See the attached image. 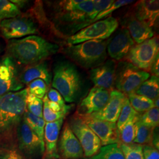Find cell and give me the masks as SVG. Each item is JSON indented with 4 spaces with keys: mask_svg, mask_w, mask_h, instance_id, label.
<instances>
[{
    "mask_svg": "<svg viewBox=\"0 0 159 159\" xmlns=\"http://www.w3.org/2000/svg\"><path fill=\"white\" fill-rule=\"evenodd\" d=\"M127 97L125 94L113 89L110 91V98L106 105L101 110L90 116L97 119L116 123Z\"/></svg>",
    "mask_w": 159,
    "mask_h": 159,
    "instance_id": "ac0fdd59",
    "label": "cell"
},
{
    "mask_svg": "<svg viewBox=\"0 0 159 159\" xmlns=\"http://www.w3.org/2000/svg\"><path fill=\"white\" fill-rule=\"evenodd\" d=\"M80 116L99 138L102 146L119 143V134L116 123L97 119L90 115Z\"/></svg>",
    "mask_w": 159,
    "mask_h": 159,
    "instance_id": "4fadbf2b",
    "label": "cell"
},
{
    "mask_svg": "<svg viewBox=\"0 0 159 159\" xmlns=\"http://www.w3.org/2000/svg\"><path fill=\"white\" fill-rule=\"evenodd\" d=\"M91 159H125L119 143L104 146L100 148Z\"/></svg>",
    "mask_w": 159,
    "mask_h": 159,
    "instance_id": "484cf974",
    "label": "cell"
},
{
    "mask_svg": "<svg viewBox=\"0 0 159 159\" xmlns=\"http://www.w3.org/2000/svg\"><path fill=\"white\" fill-rule=\"evenodd\" d=\"M64 119L46 123L44 133L45 152L43 159H60L58 152V140Z\"/></svg>",
    "mask_w": 159,
    "mask_h": 159,
    "instance_id": "d6986e66",
    "label": "cell"
},
{
    "mask_svg": "<svg viewBox=\"0 0 159 159\" xmlns=\"http://www.w3.org/2000/svg\"><path fill=\"white\" fill-rule=\"evenodd\" d=\"M52 86L63 97L65 102L71 103L79 98L82 80L76 67L66 61L58 62L53 71Z\"/></svg>",
    "mask_w": 159,
    "mask_h": 159,
    "instance_id": "5b68a950",
    "label": "cell"
},
{
    "mask_svg": "<svg viewBox=\"0 0 159 159\" xmlns=\"http://www.w3.org/2000/svg\"><path fill=\"white\" fill-rule=\"evenodd\" d=\"M93 11V0L58 1L54 5L56 21L73 35L90 24Z\"/></svg>",
    "mask_w": 159,
    "mask_h": 159,
    "instance_id": "3957f363",
    "label": "cell"
},
{
    "mask_svg": "<svg viewBox=\"0 0 159 159\" xmlns=\"http://www.w3.org/2000/svg\"><path fill=\"white\" fill-rule=\"evenodd\" d=\"M159 97H157V98L154 99L153 100L154 107L156 108H159Z\"/></svg>",
    "mask_w": 159,
    "mask_h": 159,
    "instance_id": "ee69618b",
    "label": "cell"
},
{
    "mask_svg": "<svg viewBox=\"0 0 159 159\" xmlns=\"http://www.w3.org/2000/svg\"><path fill=\"white\" fill-rule=\"evenodd\" d=\"M150 77V74L132 64L121 61L117 64L114 87L127 97Z\"/></svg>",
    "mask_w": 159,
    "mask_h": 159,
    "instance_id": "8992f818",
    "label": "cell"
},
{
    "mask_svg": "<svg viewBox=\"0 0 159 159\" xmlns=\"http://www.w3.org/2000/svg\"><path fill=\"white\" fill-rule=\"evenodd\" d=\"M120 148L125 159H144L143 147V146L136 143L124 144L119 143Z\"/></svg>",
    "mask_w": 159,
    "mask_h": 159,
    "instance_id": "f1b7e54d",
    "label": "cell"
},
{
    "mask_svg": "<svg viewBox=\"0 0 159 159\" xmlns=\"http://www.w3.org/2000/svg\"><path fill=\"white\" fill-rule=\"evenodd\" d=\"M159 54L154 60L151 67L150 68L148 73H151L152 75H154L156 77H159Z\"/></svg>",
    "mask_w": 159,
    "mask_h": 159,
    "instance_id": "b9f144b4",
    "label": "cell"
},
{
    "mask_svg": "<svg viewBox=\"0 0 159 159\" xmlns=\"http://www.w3.org/2000/svg\"><path fill=\"white\" fill-rule=\"evenodd\" d=\"M113 0H93V11L91 16V21L97 16L98 14L108 8L114 2Z\"/></svg>",
    "mask_w": 159,
    "mask_h": 159,
    "instance_id": "74e56055",
    "label": "cell"
},
{
    "mask_svg": "<svg viewBox=\"0 0 159 159\" xmlns=\"http://www.w3.org/2000/svg\"><path fill=\"white\" fill-rule=\"evenodd\" d=\"M1 50H1V46H0V52H1Z\"/></svg>",
    "mask_w": 159,
    "mask_h": 159,
    "instance_id": "f6af8a7d",
    "label": "cell"
},
{
    "mask_svg": "<svg viewBox=\"0 0 159 159\" xmlns=\"http://www.w3.org/2000/svg\"><path fill=\"white\" fill-rule=\"evenodd\" d=\"M108 40H89L64 49L65 54L83 68H96L106 61Z\"/></svg>",
    "mask_w": 159,
    "mask_h": 159,
    "instance_id": "277c9868",
    "label": "cell"
},
{
    "mask_svg": "<svg viewBox=\"0 0 159 159\" xmlns=\"http://www.w3.org/2000/svg\"><path fill=\"white\" fill-rule=\"evenodd\" d=\"M158 37L146 40L134 46L125 59L137 68L149 72L151 66L159 54Z\"/></svg>",
    "mask_w": 159,
    "mask_h": 159,
    "instance_id": "9c48e42d",
    "label": "cell"
},
{
    "mask_svg": "<svg viewBox=\"0 0 159 159\" xmlns=\"http://www.w3.org/2000/svg\"><path fill=\"white\" fill-rule=\"evenodd\" d=\"M24 121L29 125L30 128L39 137L40 140L44 142V133L46 121L43 118L37 117L30 113L27 110L23 116Z\"/></svg>",
    "mask_w": 159,
    "mask_h": 159,
    "instance_id": "cb8c5ba5",
    "label": "cell"
},
{
    "mask_svg": "<svg viewBox=\"0 0 159 159\" xmlns=\"http://www.w3.org/2000/svg\"><path fill=\"white\" fill-rule=\"evenodd\" d=\"M43 101L46 102L48 106V107L50 108V109H51L52 111H54V112H60V111H65L66 113H68L70 110V108L71 107H68L67 108H63L56 102H51L50 100H49V99L48 98L47 94L45 95V96L44 97V98H43Z\"/></svg>",
    "mask_w": 159,
    "mask_h": 159,
    "instance_id": "60d3db41",
    "label": "cell"
},
{
    "mask_svg": "<svg viewBox=\"0 0 159 159\" xmlns=\"http://www.w3.org/2000/svg\"><path fill=\"white\" fill-rule=\"evenodd\" d=\"M143 153L144 159H159V150L152 144L144 145Z\"/></svg>",
    "mask_w": 159,
    "mask_h": 159,
    "instance_id": "ab89813d",
    "label": "cell"
},
{
    "mask_svg": "<svg viewBox=\"0 0 159 159\" xmlns=\"http://www.w3.org/2000/svg\"><path fill=\"white\" fill-rule=\"evenodd\" d=\"M139 113H137L136 111L132 108L130 103L129 101V99L127 97L123 106V107L121 108L119 119L117 121L116 125L119 133L123 127L131 119L136 116Z\"/></svg>",
    "mask_w": 159,
    "mask_h": 159,
    "instance_id": "f546056e",
    "label": "cell"
},
{
    "mask_svg": "<svg viewBox=\"0 0 159 159\" xmlns=\"http://www.w3.org/2000/svg\"><path fill=\"white\" fill-rule=\"evenodd\" d=\"M0 31L8 40H15L39 33L35 23L26 17H15L2 20L0 23Z\"/></svg>",
    "mask_w": 159,
    "mask_h": 159,
    "instance_id": "7c38bea8",
    "label": "cell"
},
{
    "mask_svg": "<svg viewBox=\"0 0 159 159\" xmlns=\"http://www.w3.org/2000/svg\"><path fill=\"white\" fill-rule=\"evenodd\" d=\"M139 116L136 123V136L133 143L143 146L152 144L154 128L143 125L139 120Z\"/></svg>",
    "mask_w": 159,
    "mask_h": 159,
    "instance_id": "d4e9b609",
    "label": "cell"
},
{
    "mask_svg": "<svg viewBox=\"0 0 159 159\" xmlns=\"http://www.w3.org/2000/svg\"><path fill=\"white\" fill-rule=\"evenodd\" d=\"M67 113L65 111L54 112L48 107L46 102H43V118L46 123H51L58 121L61 119H64Z\"/></svg>",
    "mask_w": 159,
    "mask_h": 159,
    "instance_id": "d590c367",
    "label": "cell"
},
{
    "mask_svg": "<svg viewBox=\"0 0 159 159\" xmlns=\"http://www.w3.org/2000/svg\"><path fill=\"white\" fill-rule=\"evenodd\" d=\"M20 14V8L10 1L0 0V21L17 17Z\"/></svg>",
    "mask_w": 159,
    "mask_h": 159,
    "instance_id": "4dcf8cb0",
    "label": "cell"
},
{
    "mask_svg": "<svg viewBox=\"0 0 159 159\" xmlns=\"http://www.w3.org/2000/svg\"></svg>",
    "mask_w": 159,
    "mask_h": 159,
    "instance_id": "bcb514c9",
    "label": "cell"
},
{
    "mask_svg": "<svg viewBox=\"0 0 159 159\" xmlns=\"http://www.w3.org/2000/svg\"><path fill=\"white\" fill-rule=\"evenodd\" d=\"M0 159H25L14 145L0 147Z\"/></svg>",
    "mask_w": 159,
    "mask_h": 159,
    "instance_id": "8d00e7d4",
    "label": "cell"
},
{
    "mask_svg": "<svg viewBox=\"0 0 159 159\" xmlns=\"http://www.w3.org/2000/svg\"><path fill=\"white\" fill-rule=\"evenodd\" d=\"M60 46L38 35L10 40L7 46L8 56L16 62L31 65L56 54Z\"/></svg>",
    "mask_w": 159,
    "mask_h": 159,
    "instance_id": "7a4b0ae2",
    "label": "cell"
},
{
    "mask_svg": "<svg viewBox=\"0 0 159 159\" xmlns=\"http://www.w3.org/2000/svg\"><path fill=\"white\" fill-rule=\"evenodd\" d=\"M134 93L152 100L157 98L159 97V77L150 76L137 89Z\"/></svg>",
    "mask_w": 159,
    "mask_h": 159,
    "instance_id": "603a6c76",
    "label": "cell"
},
{
    "mask_svg": "<svg viewBox=\"0 0 159 159\" xmlns=\"http://www.w3.org/2000/svg\"><path fill=\"white\" fill-rule=\"evenodd\" d=\"M152 144L157 150L159 149V127L154 128Z\"/></svg>",
    "mask_w": 159,
    "mask_h": 159,
    "instance_id": "7bdbcfd3",
    "label": "cell"
},
{
    "mask_svg": "<svg viewBox=\"0 0 159 159\" xmlns=\"http://www.w3.org/2000/svg\"><path fill=\"white\" fill-rule=\"evenodd\" d=\"M52 75L48 68V64L44 61L35 63L29 66L20 74V80L24 85L29 84L34 80H43L47 85H50Z\"/></svg>",
    "mask_w": 159,
    "mask_h": 159,
    "instance_id": "44dd1931",
    "label": "cell"
},
{
    "mask_svg": "<svg viewBox=\"0 0 159 159\" xmlns=\"http://www.w3.org/2000/svg\"><path fill=\"white\" fill-rule=\"evenodd\" d=\"M159 1H139L134 7L133 16L152 28L159 18Z\"/></svg>",
    "mask_w": 159,
    "mask_h": 159,
    "instance_id": "ffe728a7",
    "label": "cell"
},
{
    "mask_svg": "<svg viewBox=\"0 0 159 159\" xmlns=\"http://www.w3.org/2000/svg\"><path fill=\"white\" fill-rule=\"evenodd\" d=\"M117 63L108 60L89 71L90 78L94 87L102 88L109 91L114 89Z\"/></svg>",
    "mask_w": 159,
    "mask_h": 159,
    "instance_id": "e0dca14e",
    "label": "cell"
},
{
    "mask_svg": "<svg viewBox=\"0 0 159 159\" xmlns=\"http://www.w3.org/2000/svg\"><path fill=\"white\" fill-rule=\"evenodd\" d=\"M67 123L79 141L85 157H91L95 155L102 148L101 142L84 120L80 115L75 113Z\"/></svg>",
    "mask_w": 159,
    "mask_h": 159,
    "instance_id": "30bf717a",
    "label": "cell"
},
{
    "mask_svg": "<svg viewBox=\"0 0 159 159\" xmlns=\"http://www.w3.org/2000/svg\"><path fill=\"white\" fill-rule=\"evenodd\" d=\"M28 85L27 90L29 94L43 100L47 90V85L46 83L43 80L36 79L30 83Z\"/></svg>",
    "mask_w": 159,
    "mask_h": 159,
    "instance_id": "836d02e7",
    "label": "cell"
},
{
    "mask_svg": "<svg viewBox=\"0 0 159 159\" xmlns=\"http://www.w3.org/2000/svg\"><path fill=\"white\" fill-rule=\"evenodd\" d=\"M139 114L134 117L131 119L119 133V143L124 144L133 143L136 136V123Z\"/></svg>",
    "mask_w": 159,
    "mask_h": 159,
    "instance_id": "83f0119b",
    "label": "cell"
},
{
    "mask_svg": "<svg viewBox=\"0 0 159 159\" xmlns=\"http://www.w3.org/2000/svg\"><path fill=\"white\" fill-rule=\"evenodd\" d=\"M26 110L35 116L43 118V100L28 93L26 98Z\"/></svg>",
    "mask_w": 159,
    "mask_h": 159,
    "instance_id": "d6a6232c",
    "label": "cell"
},
{
    "mask_svg": "<svg viewBox=\"0 0 159 159\" xmlns=\"http://www.w3.org/2000/svg\"><path fill=\"white\" fill-rule=\"evenodd\" d=\"M28 93L27 88L0 98V147L15 144L17 127L26 110Z\"/></svg>",
    "mask_w": 159,
    "mask_h": 159,
    "instance_id": "6da1fadb",
    "label": "cell"
},
{
    "mask_svg": "<svg viewBox=\"0 0 159 159\" xmlns=\"http://www.w3.org/2000/svg\"><path fill=\"white\" fill-rule=\"evenodd\" d=\"M16 142L18 151L25 159H43L44 143L32 130L23 119L18 126Z\"/></svg>",
    "mask_w": 159,
    "mask_h": 159,
    "instance_id": "ba28073f",
    "label": "cell"
},
{
    "mask_svg": "<svg viewBox=\"0 0 159 159\" xmlns=\"http://www.w3.org/2000/svg\"><path fill=\"white\" fill-rule=\"evenodd\" d=\"M24 87L16 61L8 56L0 58V98L9 93L20 91Z\"/></svg>",
    "mask_w": 159,
    "mask_h": 159,
    "instance_id": "8fae6325",
    "label": "cell"
},
{
    "mask_svg": "<svg viewBox=\"0 0 159 159\" xmlns=\"http://www.w3.org/2000/svg\"><path fill=\"white\" fill-rule=\"evenodd\" d=\"M119 21L114 17H107L92 23L67 39L68 45H75L89 40H107L118 29Z\"/></svg>",
    "mask_w": 159,
    "mask_h": 159,
    "instance_id": "52a82bcc",
    "label": "cell"
},
{
    "mask_svg": "<svg viewBox=\"0 0 159 159\" xmlns=\"http://www.w3.org/2000/svg\"><path fill=\"white\" fill-rule=\"evenodd\" d=\"M46 94L49 100L58 104L62 108H67L71 107V105L66 104L62 96L54 89H51L47 93H46Z\"/></svg>",
    "mask_w": 159,
    "mask_h": 159,
    "instance_id": "f35d334b",
    "label": "cell"
},
{
    "mask_svg": "<svg viewBox=\"0 0 159 159\" xmlns=\"http://www.w3.org/2000/svg\"><path fill=\"white\" fill-rule=\"evenodd\" d=\"M133 2H134L133 1H129V0H119V1H114L113 3L108 8L100 12V14H98L97 16L91 21V24L104 19L106 17L111 15V13L114 11H116V10L119 9L123 6L131 4Z\"/></svg>",
    "mask_w": 159,
    "mask_h": 159,
    "instance_id": "e575fe53",
    "label": "cell"
},
{
    "mask_svg": "<svg viewBox=\"0 0 159 159\" xmlns=\"http://www.w3.org/2000/svg\"><path fill=\"white\" fill-rule=\"evenodd\" d=\"M124 27L128 30L136 44H140L154 37L152 28L147 24L137 20L133 14L127 17Z\"/></svg>",
    "mask_w": 159,
    "mask_h": 159,
    "instance_id": "7402d4cb",
    "label": "cell"
},
{
    "mask_svg": "<svg viewBox=\"0 0 159 159\" xmlns=\"http://www.w3.org/2000/svg\"><path fill=\"white\" fill-rule=\"evenodd\" d=\"M60 159H81L84 152L79 141L70 128L68 123L64 125L57 145Z\"/></svg>",
    "mask_w": 159,
    "mask_h": 159,
    "instance_id": "5bb4252c",
    "label": "cell"
},
{
    "mask_svg": "<svg viewBox=\"0 0 159 159\" xmlns=\"http://www.w3.org/2000/svg\"><path fill=\"white\" fill-rule=\"evenodd\" d=\"M110 91L94 87L80 102L76 113L80 116L90 115L101 110L108 102Z\"/></svg>",
    "mask_w": 159,
    "mask_h": 159,
    "instance_id": "2e32d148",
    "label": "cell"
},
{
    "mask_svg": "<svg viewBox=\"0 0 159 159\" xmlns=\"http://www.w3.org/2000/svg\"><path fill=\"white\" fill-rule=\"evenodd\" d=\"M135 45L136 43L131 37L128 30L123 28L108 40L107 52L112 60L121 61L125 60L131 48Z\"/></svg>",
    "mask_w": 159,
    "mask_h": 159,
    "instance_id": "9a60e30c",
    "label": "cell"
},
{
    "mask_svg": "<svg viewBox=\"0 0 159 159\" xmlns=\"http://www.w3.org/2000/svg\"><path fill=\"white\" fill-rule=\"evenodd\" d=\"M130 105L137 113L142 114L153 108V100L134 93L127 96Z\"/></svg>",
    "mask_w": 159,
    "mask_h": 159,
    "instance_id": "4316f807",
    "label": "cell"
},
{
    "mask_svg": "<svg viewBox=\"0 0 159 159\" xmlns=\"http://www.w3.org/2000/svg\"><path fill=\"white\" fill-rule=\"evenodd\" d=\"M139 120L143 125L151 128L159 127V108H151L143 113H139Z\"/></svg>",
    "mask_w": 159,
    "mask_h": 159,
    "instance_id": "1f68e13d",
    "label": "cell"
}]
</instances>
